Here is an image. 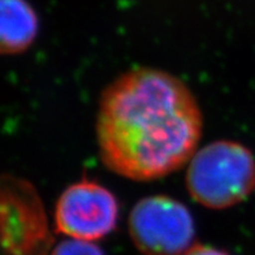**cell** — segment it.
<instances>
[{"mask_svg": "<svg viewBox=\"0 0 255 255\" xmlns=\"http://www.w3.org/2000/svg\"><path fill=\"white\" fill-rule=\"evenodd\" d=\"M95 128L99 156L110 171L152 181L189 164L203 116L184 81L161 69L137 68L106 86Z\"/></svg>", "mask_w": 255, "mask_h": 255, "instance_id": "6da1fadb", "label": "cell"}, {"mask_svg": "<svg viewBox=\"0 0 255 255\" xmlns=\"http://www.w3.org/2000/svg\"><path fill=\"white\" fill-rule=\"evenodd\" d=\"M186 188L199 205L224 210L245 201L255 189V158L235 141H214L195 151L186 171Z\"/></svg>", "mask_w": 255, "mask_h": 255, "instance_id": "7a4b0ae2", "label": "cell"}, {"mask_svg": "<svg viewBox=\"0 0 255 255\" xmlns=\"http://www.w3.org/2000/svg\"><path fill=\"white\" fill-rule=\"evenodd\" d=\"M0 215L1 255H51L54 237L43 202L31 182L3 176Z\"/></svg>", "mask_w": 255, "mask_h": 255, "instance_id": "3957f363", "label": "cell"}, {"mask_svg": "<svg viewBox=\"0 0 255 255\" xmlns=\"http://www.w3.org/2000/svg\"><path fill=\"white\" fill-rule=\"evenodd\" d=\"M129 235L143 255H182L193 246L194 220L180 201L151 195L131 208Z\"/></svg>", "mask_w": 255, "mask_h": 255, "instance_id": "277c9868", "label": "cell"}, {"mask_svg": "<svg viewBox=\"0 0 255 255\" xmlns=\"http://www.w3.org/2000/svg\"><path fill=\"white\" fill-rule=\"evenodd\" d=\"M119 220L118 199L94 181L74 182L63 191L55 207V227L68 239L94 242L108 236Z\"/></svg>", "mask_w": 255, "mask_h": 255, "instance_id": "5b68a950", "label": "cell"}, {"mask_svg": "<svg viewBox=\"0 0 255 255\" xmlns=\"http://www.w3.org/2000/svg\"><path fill=\"white\" fill-rule=\"evenodd\" d=\"M0 48L3 55H17L34 43L37 14L26 0H0Z\"/></svg>", "mask_w": 255, "mask_h": 255, "instance_id": "8992f818", "label": "cell"}, {"mask_svg": "<svg viewBox=\"0 0 255 255\" xmlns=\"http://www.w3.org/2000/svg\"><path fill=\"white\" fill-rule=\"evenodd\" d=\"M51 255H106L94 242L67 239L55 245Z\"/></svg>", "mask_w": 255, "mask_h": 255, "instance_id": "52a82bcc", "label": "cell"}, {"mask_svg": "<svg viewBox=\"0 0 255 255\" xmlns=\"http://www.w3.org/2000/svg\"><path fill=\"white\" fill-rule=\"evenodd\" d=\"M182 255H231L224 250L216 249L214 246L208 245H193L188 252L184 253Z\"/></svg>", "mask_w": 255, "mask_h": 255, "instance_id": "ba28073f", "label": "cell"}]
</instances>
